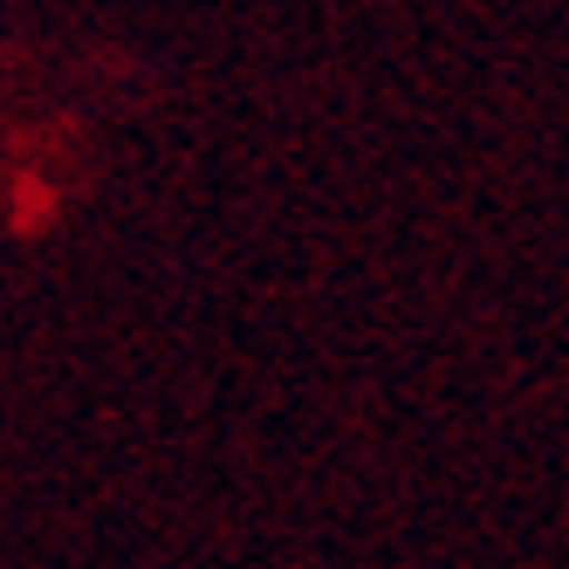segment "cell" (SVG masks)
Returning <instances> with one entry per match:
<instances>
[{"label": "cell", "mask_w": 569, "mask_h": 569, "mask_svg": "<svg viewBox=\"0 0 569 569\" xmlns=\"http://www.w3.org/2000/svg\"><path fill=\"white\" fill-rule=\"evenodd\" d=\"M49 213H56V192L34 186V172H14V233H34Z\"/></svg>", "instance_id": "obj_1"}]
</instances>
